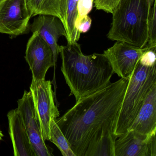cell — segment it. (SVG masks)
I'll list each match as a JSON object with an SVG mask.
<instances>
[{
    "mask_svg": "<svg viewBox=\"0 0 156 156\" xmlns=\"http://www.w3.org/2000/svg\"><path fill=\"white\" fill-rule=\"evenodd\" d=\"M121 0H94L95 7L97 10L112 13Z\"/></svg>",
    "mask_w": 156,
    "mask_h": 156,
    "instance_id": "20",
    "label": "cell"
},
{
    "mask_svg": "<svg viewBox=\"0 0 156 156\" xmlns=\"http://www.w3.org/2000/svg\"><path fill=\"white\" fill-rule=\"evenodd\" d=\"M18 105L17 110L23 120L36 156H53V150L46 145L43 137L30 91H24L22 97L18 101Z\"/></svg>",
    "mask_w": 156,
    "mask_h": 156,
    "instance_id": "7",
    "label": "cell"
},
{
    "mask_svg": "<svg viewBox=\"0 0 156 156\" xmlns=\"http://www.w3.org/2000/svg\"><path fill=\"white\" fill-rule=\"evenodd\" d=\"M156 0L151 8L148 19V40L147 45L156 47Z\"/></svg>",
    "mask_w": 156,
    "mask_h": 156,
    "instance_id": "18",
    "label": "cell"
},
{
    "mask_svg": "<svg viewBox=\"0 0 156 156\" xmlns=\"http://www.w3.org/2000/svg\"><path fill=\"white\" fill-rule=\"evenodd\" d=\"M117 138L114 134L104 136L94 145L87 156H115V141Z\"/></svg>",
    "mask_w": 156,
    "mask_h": 156,
    "instance_id": "17",
    "label": "cell"
},
{
    "mask_svg": "<svg viewBox=\"0 0 156 156\" xmlns=\"http://www.w3.org/2000/svg\"><path fill=\"white\" fill-rule=\"evenodd\" d=\"M94 0H79L77 2V17L82 18L88 15L93 9Z\"/></svg>",
    "mask_w": 156,
    "mask_h": 156,
    "instance_id": "21",
    "label": "cell"
},
{
    "mask_svg": "<svg viewBox=\"0 0 156 156\" xmlns=\"http://www.w3.org/2000/svg\"><path fill=\"white\" fill-rule=\"evenodd\" d=\"M32 96L36 117L45 140H50V123L52 119L59 117L60 112L55 104V94L52 83L45 79H32L30 87Z\"/></svg>",
    "mask_w": 156,
    "mask_h": 156,
    "instance_id": "5",
    "label": "cell"
},
{
    "mask_svg": "<svg viewBox=\"0 0 156 156\" xmlns=\"http://www.w3.org/2000/svg\"><path fill=\"white\" fill-rule=\"evenodd\" d=\"M91 24L92 20L89 16L87 15L82 18L76 17L75 23V27L80 33L84 34L89 30Z\"/></svg>",
    "mask_w": 156,
    "mask_h": 156,
    "instance_id": "22",
    "label": "cell"
},
{
    "mask_svg": "<svg viewBox=\"0 0 156 156\" xmlns=\"http://www.w3.org/2000/svg\"><path fill=\"white\" fill-rule=\"evenodd\" d=\"M27 3L32 17L52 15L61 20L59 0H27Z\"/></svg>",
    "mask_w": 156,
    "mask_h": 156,
    "instance_id": "15",
    "label": "cell"
},
{
    "mask_svg": "<svg viewBox=\"0 0 156 156\" xmlns=\"http://www.w3.org/2000/svg\"><path fill=\"white\" fill-rule=\"evenodd\" d=\"M128 130L145 135L156 132V84L149 92L133 124Z\"/></svg>",
    "mask_w": 156,
    "mask_h": 156,
    "instance_id": "13",
    "label": "cell"
},
{
    "mask_svg": "<svg viewBox=\"0 0 156 156\" xmlns=\"http://www.w3.org/2000/svg\"><path fill=\"white\" fill-rule=\"evenodd\" d=\"M7 117L14 156H36L23 120L17 108L9 111Z\"/></svg>",
    "mask_w": 156,
    "mask_h": 156,
    "instance_id": "12",
    "label": "cell"
},
{
    "mask_svg": "<svg viewBox=\"0 0 156 156\" xmlns=\"http://www.w3.org/2000/svg\"><path fill=\"white\" fill-rule=\"evenodd\" d=\"M143 53L139 60V63L146 67H152L156 65V47H149Z\"/></svg>",
    "mask_w": 156,
    "mask_h": 156,
    "instance_id": "19",
    "label": "cell"
},
{
    "mask_svg": "<svg viewBox=\"0 0 156 156\" xmlns=\"http://www.w3.org/2000/svg\"><path fill=\"white\" fill-rule=\"evenodd\" d=\"M31 17L27 0H0V33L15 36L23 34Z\"/></svg>",
    "mask_w": 156,
    "mask_h": 156,
    "instance_id": "6",
    "label": "cell"
},
{
    "mask_svg": "<svg viewBox=\"0 0 156 156\" xmlns=\"http://www.w3.org/2000/svg\"><path fill=\"white\" fill-rule=\"evenodd\" d=\"M3 136H4V135H3L2 130L0 129V141L2 140V138H3Z\"/></svg>",
    "mask_w": 156,
    "mask_h": 156,
    "instance_id": "24",
    "label": "cell"
},
{
    "mask_svg": "<svg viewBox=\"0 0 156 156\" xmlns=\"http://www.w3.org/2000/svg\"><path fill=\"white\" fill-rule=\"evenodd\" d=\"M155 0H147V3L148 7L149 10H150L151 8L153 5Z\"/></svg>",
    "mask_w": 156,
    "mask_h": 156,
    "instance_id": "23",
    "label": "cell"
},
{
    "mask_svg": "<svg viewBox=\"0 0 156 156\" xmlns=\"http://www.w3.org/2000/svg\"><path fill=\"white\" fill-rule=\"evenodd\" d=\"M30 29L32 33L37 32L51 47L53 54L55 69L59 54L58 41L61 36L66 37L62 21L52 15H37L31 25Z\"/></svg>",
    "mask_w": 156,
    "mask_h": 156,
    "instance_id": "11",
    "label": "cell"
},
{
    "mask_svg": "<svg viewBox=\"0 0 156 156\" xmlns=\"http://www.w3.org/2000/svg\"><path fill=\"white\" fill-rule=\"evenodd\" d=\"M156 84V65L146 67L138 63L129 80L119 113L114 131L117 137L128 131L149 92Z\"/></svg>",
    "mask_w": 156,
    "mask_h": 156,
    "instance_id": "4",
    "label": "cell"
},
{
    "mask_svg": "<svg viewBox=\"0 0 156 156\" xmlns=\"http://www.w3.org/2000/svg\"><path fill=\"white\" fill-rule=\"evenodd\" d=\"M115 156H156V132L145 135L128 130L116 139Z\"/></svg>",
    "mask_w": 156,
    "mask_h": 156,
    "instance_id": "10",
    "label": "cell"
},
{
    "mask_svg": "<svg viewBox=\"0 0 156 156\" xmlns=\"http://www.w3.org/2000/svg\"><path fill=\"white\" fill-rule=\"evenodd\" d=\"M25 58L31 71L33 80L45 79L49 69L55 66L51 47L37 32H33L28 41Z\"/></svg>",
    "mask_w": 156,
    "mask_h": 156,
    "instance_id": "9",
    "label": "cell"
},
{
    "mask_svg": "<svg viewBox=\"0 0 156 156\" xmlns=\"http://www.w3.org/2000/svg\"><path fill=\"white\" fill-rule=\"evenodd\" d=\"M61 71L77 102L111 83L112 66L103 54L85 55L77 42L59 46Z\"/></svg>",
    "mask_w": 156,
    "mask_h": 156,
    "instance_id": "2",
    "label": "cell"
},
{
    "mask_svg": "<svg viewBox=\"0 0 156 156\" xmlns=\"http://www.w3.org/2000/svg\"><path fill=\"white\" fill-rule=\"evenodd\" d=\"M148 46L140 48L126 43L116 41L103 54L109 61L114 73L121 78L129 79Z\"/></svg>",
    "mask_w": 156,
    "mask_h": 156,
    "instance_id": "8",
    "label": "cell"
},
{
    "mask_svg": "<svg viewBox=\"0 0 156 156\" xmlns=\"http://www.w3.org/2000/svg\"><path fill=\"white\" fill-rule=\"evenodd\" d=\"M78 1L59 0L61 21L65 30L67 44L77 42L81 35V33L75 27V23L77 16Z\"/></svg>",
    "mask_w": 156,
    "mask_h": 156,
    "instance_id": "14",
    "label": "cell"
},
{
    "mask_svg": "<svg viewBox=\"0 0 156 156\" xmlns=\"http://www.w3.org/2000/svg\"><path fill=\"white\" fill-rule=\"evenodd\" d=\"M129 80L121 78L81 98L63 115L55 119L76 156H87L100 139L115 134Z\"/></svg>",
    "mask_w": 156,
    "mask_h": 156,
    "instance_id": "1",
    "label": "cell"
},
{
    "mask_svg": "<svg viewBox=\"0 0 156 156\" xmlns=\"http://www.w3.org/2000/svg\"><path fill=\"white\" fill-rule=\"evenodd\" d=\"M150 11L147 0H121L112 14L109 40L143 48L148 40V19Z\"/></svg>",
    "mask_w": 156,
    "mask_h": 156,
    "instance_id": "3",
    "label": "cell"
},
{
    "mask_svg": "<svg viewBox=\"0 0 156 156\" xmlns=\"http://www.w3.org/2000/svg\"><path fill=\"white\" fill-rule=\"evenodd\" d=\"M52 119L50 123V140L60 150L63 156H76L70 143L55 121Z\"/></svg>",
    "mask_w": 156,
    "mask_h": 156,
    "instance_id": "16",
    "label": "cell"
}]
</instances>
